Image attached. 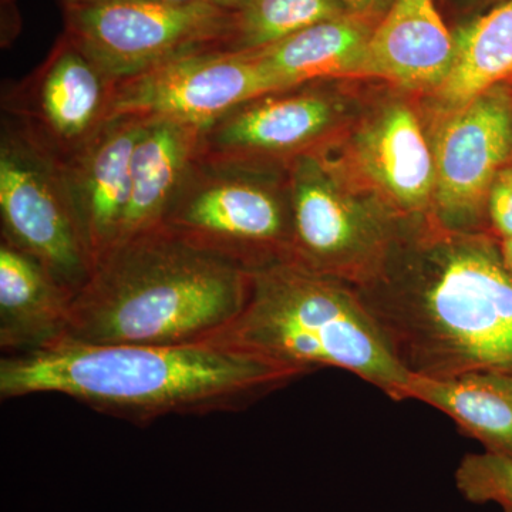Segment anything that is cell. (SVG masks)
I'll return each instance as SVG.
<instances>
[{
    "label": "cell",
    "mask_w": 512,
    "mask_h": 512,
    "mask_svg": "<svg viewBox=\"0 0 512 512\" xmlns=\"http://www.w3.org/2000/svg\"><path fill=\"white\" fill-rule=\"evenodd\" d=\"M202 130L183 121L147 119L131 158L130 200L120 241L163 225L174 195L200 156Z\"/></svg>",
    "instance_id": "cell-15"
},
{
    "label": "cell",
    "mask_w": 512,
    "mask_h": 512,
    "mask_svg": "<svg viewBox=\"0 0 512 512\" xmlns=\"http://www.w3.org/2000/svg\"><path fill=\"white\" fill-rule=\"evenodd\" d=\"M248 165L197 158L165 212L178 238L247 272L291 261L292 201Z\"/></svg>",
    "instance_id": "cell-5"
},
{
    "label": "cell",
    "mask_w": 512,
    "mask_h": 512,
    "mask_svg": "<svg viewBox=\"0 0 512 512\" xmlns=\"http://www.w3.org/2000/svg\"><path fill=\"white\" fill-rule=\"evenodd\" d=\"M73 293L36 259L0 241V348L30 352L62 338Z\"/></svg>",
    "instance_id": "cell-16"
},
{
    "label": "cell",
    "mask_w": 512,
    "mask_h": 512,
    "mask_svg": "<svg viewBox=\"0 0 512 512\" xmlns=\"http://www.w3.org/2000/svg\"><path fill=\"white\" fill-rule=\"evenodd\" d=\"M308 373L212 339L183 345L57 339L3 355L0 399L60 394L144 426L167 416L238 412Z\"/></svg>",
    "instance_id": "cell-1"
},
{
    "label": "cell",
    "mask_w": 512,
    "mask_h": 512,
    "mask_svg": "<svg viewBox=\"0 0 512 512\" xmlns=\"http://www.w3.org/2000/svg\"><path fill=\"white\" fill-rule=\"evenodd\" d=\"M147 119L110 117L82 147L62 158L64 178L94 264L117 244L131 190V158Z\"/></svg>",
    "instance_id": "cell-13"
},
{
    "label": "cell",
    "mask_w": 512,
    "mask_h": 512,
    "mask_svg": "<svg viewBox=\"0 0 512 512\" xmlns=\"http://www.w3.org/2000/svg\"><path fill=\"white\" fill-rule=\"evenodd\" d=\"M501 258H503L505 268L508 269V272H510L512 276V237L503 239V244H501Z\"/></svg>",
    "instance_id": "cell-26"
},
{
    "label": "cell",
    "mask_w": 512,
    "mask_h": 512,
    "mask_svg": "<svg viewBox=\"0 0 512 512\" xmlns=\"http://www.w3.org/2000/svg\"><path fill=\"white\" fill-rule=\"evenodd\" d=\"M491 220L504 238L512 237V168L498 173L488 195Z\"/></svg>",
    "instance_id": "cell-23"
},
{
    "label": "cell",
    "mask_w": 512,
    "mask_h": 512,
    "mask_svg": "<svg viewBox=\"0 0 512 512\" xmlns=\"http://www.w3.org/2000/svg\"><path fill=\"white\" fill-rule=\"evenodd\" d=\"M276 90L285 89L254 52L207 50L114 83L110 117L138 116L207 127L245 101Z\"/></svg>",
    "instance_id": "cell-8"
},
{
    "label": "cell",
    "mask_w": 512,
    "mask_h": 512,
    "mask_svg": "<svg viewBox=\"0 0 512 512\" xmlns=\"http://www.w3.org/2000/svg\"><path fill=\"white\" fill-rule=\"evenodd\" d=\"M512 147V99L500 87L454 109L434 144V198L448 224L470 221L488 200Z\"/></svg>",
    "instance_id": "cell-11"
},
{
    "label": "cell",
    "mask_w": 512,
    "mask_h": 512,
    "mask_svg": "<svg viewBox=\"0 0 512 512\" xmlns=\"http://www.w3.org/2000/svg\"><path fill=\"white\" fill-rule=\"evenodd\" d=\"M348 13L340 0H245L235 12L229 50H261L316 23Z\"/></svg>",
    "instance_id": "cell-21"
},
{
    "label": "cell",
    "mask_w": 512,
    "mask_h": 512,
    "mask_svg": "<svg viewBox=\"0 0 512 512\" xmlns=\"http://www.w3.org/2000/svg\"><path fill=\"white\" fill-rule=\"evenodd\" d=\"M419 400L447 414L485 451L512 458V375L473 372L430 379L410 376L404 400Z\"/></svg>",
    "instance_id": "cell-18"
},
{
    "label": "cell",
    "mask_w": 512,
    "mask_h": 512,
    "mask_svg": "<svg viewBox=\"0 0 512 512\" xmlns=\"http://www.w3.org/2000/svg\"><path fill=\"white\" fill-rule=\"evenodd\" d=\"M456 55L434 0H393L367 43L360 76L410 89H439Z\"/></svg>",
    "instance_id": "cell-14"
},
{
    "label": "cell",
    "mask_w": 512,
    "mask_h": 512,
    "mask_svg": "<svg viewBox=\"0 0 512 512\" xmlns=\"http://www.w3.org/2000/svg\"><path fill=\"white\" fill-rule=\"evenodd\" d=\"M114 83L63 36L46 62L3 96L19 120L62 158L82 147L110 117Z\"/></svg>",
    "instance_id": "cell-10"
},
{
    "label": "cell",
    "mask_w": 512,
    "mask_h": 512,
    "mask_svg": "<svg viewBox=\"0 0 512 512\" xmlns=\"http://www.w3.org/2000/svg\"><path fill=\"white\" fill-rule=\"evenodd\" d=\"M426 278L394 302L365 305L410 375H512V276L477 242L437 248Z\"/></svg>",
    "instance_id": "cell-3"
},
{
    "label": "cell",
    "mask_w": 512,
    "mask_h": 512,
    "mask_svg": "<svg viewBox=\"0 0 512 512\" xmlns=\"http://www.w3.org/2000/svg\"><path fill=\"white\" fill-rule=\"evenodd\" d=\"M0 224L2 241L36 259L67 291L86 284L94 259L62 157L8 114L0 131Z\"/></svg>",
    "instance_id": "cell-7"
},
{
    "label": "cell",
    "mask_w": 512,
    "mask_h": 512,
    "mask_svg": "<svg viewBox=\"0 0 512 512\" xmlns=\"http://www.w3.org/2000/svg\"><path fill=\"white\" fill-rule=\"evenodd\" d=\"M454 40L453 66L437 90L457 109L512 76V0L461 29Z\"/></svg>",
    "instance_id": "cell-20"
},
{
    "label": "cell",
    "mask_w": 512,
    "mask_h": 512,
    "mask_svg": "<svg viewBox=\"0 0 512 512\" xmlns=\"http://www.w3.org/2000/svg\"><path fill=\"white\" fill-rule=\"evenodd\" d=\"M357 154L367 175L407 210H420L433 195V153L407 107L392 106L377 117L360 136Z\"/></svg>",
    "instance_id": "cell-17"
},
{
    "label": "cell",
    "mask_w": 512,
    "mask_h": 512,
    "mask_svg": "<svg viewBox=\"0 0 512 512\" xmlns=\"http://www.w3.org/2000/svg\"><path fill=\"white\" fill-rule=\"evenodd\" d=\"M373 29L370 19L348 13L254 53L282 89L330 77L360 76Z\"/></svg>",
    "instance_id": "cell-19"
},
{
    "label": "cell",
    "mask_w": 512,
    "mask_h": 512,
    "mask_svg": "<svg viewBox=\"0 0 512 512\" xmlns=\"http://www.w3.org/2000/svg\"><path fill=\"white\" fill-rule=\"evenodd\" d=\"M249 272L161 227L97 259L60 339L87 345H183L217 335L247 302Z\"/></svg>",
    "instance_id": "cell-2"
},
{
    "label": "cell",
    "mask_w": 512,
    "mask_h": 512,
    "mask_svg": "<svg viewBox=\"0 0 512 512\" xmlns=\"http://www.w3.org/2000/svg\"><path fill=\"white\" fill-rule=\"evenodd\" d=\"M171 3H204V5L220 6V8L237 12L245 0H163Z\"/></svg>",
    "instance_id": "cell-25"
},
{
    "label": "cell",
    "mask_w": 512,
    "mask_h": 512,
    "mask_svg": "<svg viewBox=\"0 0 512 512\" xmlns=\"http://www.w3.org/2000/svg\"><path fill=\"white\" fill-rule=\"evenodd\" d=\"M291 264L336 278L348 266H375L384 251L379 222L350 200L319 158L306 154L289 167Z\"/></svg>",
    "instance_id": "cell-9"
},
{
    "label": "cell",
    "mask_w": 512,
    "mask_h": 512,
    "mask_svg": "<svg viewBox=\"0 0 512 512\" xmlns=\"http://www.w3.org/2000/svg\"><path fill=\"white\" fill-rule=\"evenodd\" d=\"M299 89L262 94L208 124L198 158L256 167L265 157L303 153L332 126L335 106L325 94Z\"/></svg>",
    "instance_id": "cell-12"
},
{
    "label": "cell",
    "mask_w": 512,
    "mask_h": 512,
    "mask_svg": "<svg viewBox=\"0 0 512 512\" xmlns=\"http://www.w3.org/2000/svg\"><path fill=\"white\" fill-rule=\"evenodd\" d=\"M64 6L70 5V3H73L74 0H63Z\"/></svg>",
    "instance_id": "cell-27"
},
{
    "label": "cell",
    "mask_w": 512,
    "mask_h": 512,
    "mask_svg": "<svg viewBox=\"0 0 512 512\" xmlns=\"http://www.w3.org/2000/svg\"><path fill=\"white\" fill-rule=\"evenodd\" d=\"M458 493L474 504H497L512 512V458L484 451L468 454L457 467Z\"/></svg>",
    "instance_id": "cell-22"
},
{
    "label": "cell",
    "mask_w": 512,
    "mask_h": 512,
    "mask_svg": "<svg viewBox=\"0 0 512 512\" xmlns=\"http://www.w3.org/2000/svg\"><path fill=\"white\" fill-rule=\"evenodd\" d=\"M210 339L309 373L346 370L394 400L412 376L359 295L291 262L249 272L244 308Z\"/></svg>",
    "instance_id": "cell-4"
},
{
    "label": "cell",
    "mask_w": 512,
    "mask_h": 512,
    "mask_svg": "<svg viewBox=\"0 0 512 512\" xmlns=\"http://www.w3.org/2000/svg\"><path fill=\"white\" fill-rule=\"evenodd\" d=\"M235 12L204 3L74 0L64 36L117 83L192 53L227 49Z\"/></svg>",
    "instance_id": "cell-6"
},
{
    "label": "cell",
    "mask_w": 512,
    "mask_h": 512,
    "mask_svg": "<svg viewBox=\"0 0 512 512\" xmlns=\"http://www.w3.org/2000/svg\"><path fill=\"white\" fill-rule=\"evenodd\" d=\"M350 15L373 19L380 13H386L393 0H340Z\"/></svg>",
    "instance_id": "cell-24"
}]
</instances>
